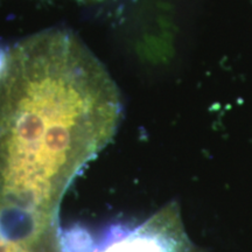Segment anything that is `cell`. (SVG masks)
Wrapping results in <instances>:
<instances>
[{"instance_id":"7a4b0ae2","label":"cell","mask_w":252,"mask_h":252,"mask_svg":"<svg viewBox=\"0 0 252 252\" xmlns=\"http://www.w3.org/2000/svg\"><path fill=\"white\" fill-rule=\"evenodd\" d=\"M89 252H201L186 234L178 204L139 225H113Z\"/></svg>"},{"instance_id":"6da1fadb","label":"cell","mask_w":252,"mask_h":252,"mask_svg":"<svg viewBox=\"0 0 252 252\" xmlns=\"http://www.w3.org/2000/svg\"><path fill=\"white\" fill-rule=\"evenodd\" d=\"M115 81L71 32L9 48L0 72V231L32 250L58 244L60 204L118 130Z\"/></svg>"},{"instance_id":"3957f363","label":"cell","mask_w":252,"mask_h":252,"mask_svg":"<svg viewBox=\"0 0 252 252\" xmlns=\"http://www.w3.org/2000/svg\"><path fill=\"white\" fill-rule=\"evenodd\" d=\"M6 54H7V52H4V50H2V49H0V72H1L2 68H4L5 60H6Z\"/></svg>"}]
</instances>
